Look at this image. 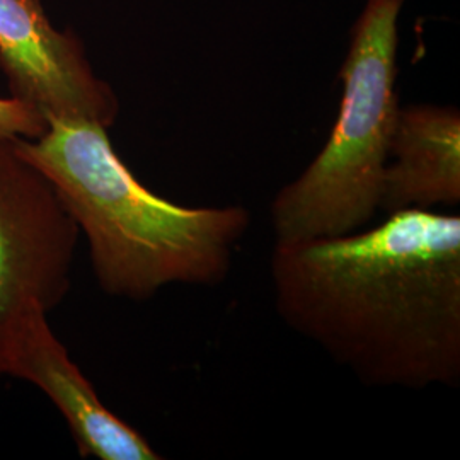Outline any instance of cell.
<instances>
[{
	"label": "cell",
	"instance_id": "1",
	"mask_svg": "<svg viewBox=\"0 0 460 460\" xmlns=\"http://www.w3.org/2000/svg\"><path fill=\"white\" fill-rule=\"evenodd\" d=\"M281 321L368 387L460 384V217L387 215L374 229L275 243Z\"/></svg>",
	"mask_w": 460,
	"mask_h": 460
},
{
	"label": "cell",
	"instance_id": "2",
	"mask_svg": "<svg viewBox=\"0 0 460 460\" xmlns=\"http://www.w3.org/2000/svg\"><path fill=\"white\" fill-rule=\"evenodd\" d=\"M108 130L85 119H49L43 135L14 140L85 234L102 292L147 300L167 285L226 281L251 212L182 207L152 193L119 159Z\"/></svg>",
	"mask_w": 460,
	"mask_h": 460
},
{
	"label": "cell",
	"instance_id": "3",
	"mask_svg": "<svg viewBox=\"0 0 460 460\" xmlns=\"http://www.w3.org/2000/svg\"><path fill=\"white\" fill-rule=\"evenodd\" d=\"M404 2L367 0L341 66L343 94L328 142L271 201L275 243L348 235L377 214L399 111L397 30Z\"/></svg>",
	"mask_w": 460,
	"mask_h": 460
},
{
	"label": "cell",
	"instance_id": "4",
	"mask_svg": "<svg viewBox=\"0 0 460 460\" xmlns=\"http://www.w3.org/2000/svg\"><path fill=\"white\" fill-rule=\"evenodd\" d=\"M77 239L51 182L14 140L0 138V377L17 321L33 307L49 313L68 294Z\"/></svg>",
	"mask_w": 460,
	"mask_h": 460
},
{
	"label": "cell",
	"instance_id": "5",
	"mask_svg": "<svg viewBox=\"0 0 460 460\" xmlns=\"http://www.w3.org/2000/svg\"><path fill=\"white\" fill-rule=\"evenodd\" d=\"M0 72L13 98L47 119H85L111 128L119 102L89 62L83 40L57 28L41 0H0Z\"/></svg>",
	"mask_w": 460,
	"mask_h": 460
},
{
	"label": "cell",
	"instance_id": "6",
	"mask_svg": "<svg viewBox=\"0 0 460 460\" xmlns=\"http://www.w3.org/2000/svg\"><path fill=\"white\" fill-rule=\"evenodd\" d=\"M47 311L33 307L11 331L4 376L31 382L60 411L79 454L99 460L163 459L128 423L110 411L55 336Z\"/></svg>",
	"mask_w": 460,
	"mask_h": 460
},
{
	"label": "cell",
	"instance_id": "7",
	"mask_svg": "<svg viewBox=\"0 0 460 460\" xmlns=\"http://www.w3.org/2000/svg\"><path fill=\"white\" fill-rule=\"evenodd\" d=\"M460 205V113L454 106H399L382 176L378 210Z\"/></svg>",
	"mask_w": 460,
	"mask_h": 460
},
{
	"label": "cell",
	"instance_id": "8",
	"mask_svg": "<svg viewBox=\"0 0 460 460\" xmlns=\"http://www.w3.org/2000/svg\"><path fill=\"white\" fill-rule=\"evenodd\" d=\"M49 128V119L21 99L0 98V138H36Z\"/></svg>",
	"mask_w": 460,
	"mask_h": 460
}]
</instances>
